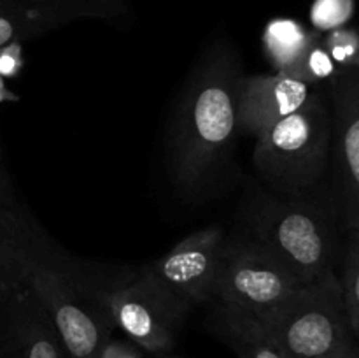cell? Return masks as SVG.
Returning a JSON list of instances; mask_svg holds the SVG:
<instances>
[{"label":"cell","instance_id":"obj_1","mask_svg":"<svg viewBox=\"0 0 359 358\" xmlns=\"http://www.w3.org/2000/svg\"><path fill=\"white\" fill-rule=\"evenodd\" d=\"M241 63L226 41H216L188 83L172 133V171L188 192L207 186L223 165L238 126Z\"/></svg>","mask_w":359,"mask_h":358},{"label":"cell","instance_id":"obj_2","mask_svg":"<svg viewBox=\"0 0 359 358\" xmlns=\"http://www.w3.org/2000/svg\"><path fill=\"white\" fill-rule=\"evenodd\" d=\"M23 276L41 298L69 358H98L116 329L93 276L55 244L27 262Z\"/></svg>","mask_w":359,"mask_h":358},{"label":"cell","instance_id":"obj_3","mask_svg":"<svg viewBox=\"0 0 359 358\" xmlns=\"http://www.w3.org/2000/svg\"><path fill=\"white\" fill-rule=\"evenodd\" d=\"M249 239L276 256L302 284L333 272L335 230L316 204L300 195L258 193L248 214Z\"/></svg>","mask_w":359,"mask_h":358},{"label":"cell","instance_id":"obj_4","mask_svg":"<svg viewBox=\"0 0 359 358\" xmlns=\"http://www.w3.org/2000/svg\"><path fill=\"white\" fill-rule=\"evenodd\" d=\"M256 319L286 358H347L359 353L335 270L304 284L280 307Z\"/></svg>","mask_w":359,"mask_h":358},{"label":"cell","instance_id":"obj_5","mask_svg":"<svg viewBox=\"0 0 359 358\" xmlns=\"http://www.w3.org/2000/svg\"><path fill=\"white\" fill-rule=\"evenodd\" d=\"M332 109L316 93L256 137L255 160L259 174L284 195H302L323 178L332 146Z\"/></svg>","mask_w":359,"mask_h":358},{"label":"cell","instance_id":"obj_6","mask_svg":"<svg viewBox=\"0 0 359 358\" xmlns=\"http://www.w3.org/2000/svg\"><path fill=\"white\" fill-rule=\"evenodd\" d=\"M93 284L114 325L133 344L154 354L172 350L175 332L191 309L153 279L146 267L128 269L111 279L93 276Z\"/></svg>","mask_w":359,"mask_h":358},{"label":"cell","instance_id":"obj_7","mask_svg":"<svg viewBox=\"0 0 359 358\" xmlns=\"http://www.w3.org/2000/svg\"><path fill=\"white\" fill-rule=\"evenodd\" d=\"M302 286L304 284L276 256L252 239L237 244L228 242L214 302L252 318H262L280 307Z\"/></svg>","mask_w":359,"mask_h":358},{"label":"cell","instance_id":"obj_8","mask_svg":"<svg viewBox=\"0 0 359 358\" xmlns=\"http://www.w3.org/2000/svg\"><path fill=\"white\" fill-rule=\"evenodd\" d=\"M226 244L223 228L207 227L144 267L168 293L193 309L214 300Z\"/></svg>","mask_w":359,"mask_h":358},{"label":"cell","instance_id":"obj_9","mask_svg":"<svg viewBox=\"0 0 359 358\" xmlns=\"http://www.w3.org/2000/svg\"><path fill=\"white\" fill-rule=\"evenodd\" d=\"M0 358H69L23 274L0 281Z\"/></svg>","mask_w":359,"mask_h":358},{"label":"cell","instance_id":"obj_10","mask_svg":"<svg viewBox=\"0 0 359 358\" xmlns=\"http://www.w3.org/2000/svg\"><path fill=\"white\" fill-rule=\"evenodd\" d=\"M339 204L351 230H359V69L330 81Z\"/></svg>","mask_w":359,"mask_h":358},{"label":"cell","instance_id":"obj_11","mask_svg":"<svg viewBox=\"0 0 359 358\" xmlns=\"http://www.w3.org/2000/svg\"><path fill=\"white\" fill-rule=\"evenodd\" d=\"M318 91L287 74L242 77L238 84V126L258 137L279 119L298 111Z\"/></svg>","mask_w":359,"mask_h":358},{"label":"cell","instance_id":"obj_12","mask_svg":"<svg viewBox=\"0 0 359 358\" xmlns=\"http://www.w3.org/2000/svg\"><path fill=\"white\" fill-rule=\"evenodd\" d=\"M112 16V11L91 0H0V48L41 37L77 20Z\"/></svg>","mask_w":359,"mask_h":358},{"label":"cell","instance_id":"obj_13","mask_svg":"<svg viewBox=\"0 0 359 358\" xmlns=\"http://www.w3.org/2000/svg\"><path fill=\"white\" fill-rule=\"evenodd\" d=\"M51 242L23 207L0 204V281L21 276L28 260Z\"/></svg>","mask_w":359,"mask_h":358},{"label":"cell","instance_id":"obj_14","mask_svg":"<svg viewBox=\"0 0 359 358\" xmlns=\"http://www.w3.org/2000/svg\"><path fill=\"white\" fill-rule=\"evenodd\" d=\"M214 330L238 358H286L263 332L258 319L216 304Z\"/></svg>","mask_w":359,"mask_h":358},{"label":"cell","instance_id":"obj_15","mask_svg":"<svg viewBox=\"0 0 359 358\" xmlns=\"http://www.w3.org/2000/svg\"><path fill=\"white\" fill-rule=\"evenodd\" d=\"M319 37L298 21L290 18H277L269 21L263 32V48L276 72L290 74L297 67L312 42Z\"/></svg>","mask_w":359,"mask_h":358},{"label":"cell","instance_id":"obj_16","mask_svg":"<svg viewBox=\"0 0 359 358\" xmlns=\"http://www.w3.org/2000/svg\"><path fill=\"white\" fill-rule=\"evenodd\" d=\"M339 279L351 330L359 343V230L349 232L344 251L342 276Z\"/></svg>","mask_w":359,"mask_h":358},{"label":"cell","instance_id":"obj_17","mask_svg":"<svg viewBox=\"0 0 359 358\" xmlns=\"http://www.w3.org/2000/svg\"><path fill=\"white\" fill-rule=\"evenodd\" d=\"M339 72L340 69L335 65V62L332 60L330 53L326 51L325 44H323V37L319 35V37L312 42L311 48L305 51V55L302 56L300 62L297 63V67H294L287 76L294 77V79L305 81V83L316 86V84L323 83V81H328L330 83Z\"/></svg>","mask_w":359,"mask_h":358},{"label":"cell","instance_id":"obj_18","mask_svg":"<svg viewBox=\"0 0 359 358\" xmlns=\"http://www.w3.org/2000/svg\"><path fill=\"white\" fill-rule=\"evenodd\" d=\"M326 51L330 53L340 72L359 69V32L349 27H340L326 32L323 37Z\"/></svg>","mask_w":359,"mask_h":358},{"label":"cell","instance_id":"obj_19","mask_svg":"<svg viewBox=\"0 0 359 358\" xmlns=\"http://www.w3.org/2000/svg\"><path fill=\"white\" fill-rule=\"evenodd\" d=\"M354 13V0H316L311 9V20L319 32H330L346 27Z\"/></svg>","mask_w":359,"mask_h":358},{"label":"cell","instance_id":"obj_20","mask_svg":"<svg viewBox=\"0 0 359 358\" xmlns=\"http://www.w3.org/2000/svg\"><path fill=\"white\" fill-rule=\"evenodd\" d=\"M23 42L14 41L0 48V76L4 79H13L23 70Z\"/></svg>","mask_w":359,"mask_h":358},{"label":"cell","instance_id":"obj_21","mask_svg":"<svg viewBox=\"0 0 359 358\" xmlns=\"http://www.w3.org/2000/svg\"><path fill=\"white\" fill-rule=\"evenodd\" d=\"M98 358H142L140 350L137 344L132 340H121V339H111L104 344Z\"/></svg>","mask_w":359,"mask_h":358},{"label":"cell","instance_id":"obj_22","mask_svg":"<svg viewBox=\"0 0 359 358\" xmlns=\"http://www.w3.org/2000/svg\"><path fill=\"white\" fill-rule=\"evenodd\" d=\"M0 204L16 206V202H14V195L11 193V181L9 178H7L6 168H4L2 157H0Z\"/></svg>","mask_w":359,"mask_h":358},{"label":"cell","instance_id":"obj_23","mask_svg":"<svg viewBox=\"0 0 359 358\" xmlns=\"http://www.w3.org/2000/svg\"><path fill=\"white\" fill-rule=\"evenodd\" d=\"M18 100H20V97L7 88L6 79L0 76V104H6V102H18Z\"/></svg>","mask_w":359,"mask_h":358},{"label":"cell","instance_id":"obj_24","mask_svg":"<svg viewBox=\"0 0 359 358\" xmlns=\"http://www.w3.org/2000/svg\"><path fill=\"white\" fill-rule=\"evenodd\" d=\"M91 2L98 4V6H102V7H105V9L112 11L114 14L121 11V6H119V4H121V0H91Z\"/></svg>","mask_w":359,"mask_h":358},{"label":"cell","instance_id":"obj_25","mask_svg":"<svg viewBox=\"0 0 359 358\" xmlns=\"http://www.w3.org/2000/svg\"><path fill=\"white\" fill-rule=\"evenodd\" d=\"M347 358H359V353H356V354H351V357H347Z\"/></svg>","mask_w":359,"mask_h":358},{"label":"cell","instance_id":"obj_26","mask_svg":"<svg viewBox=\"0 0 359 358\" xmlns=\"http://www.w3.org/2000/svg\"><path fill=\"white\" fill-rule=\"evenodd\" d=\"M165 358H172V357H165Z\"/></svg>","mask_w":359,"mask_h":358}]
</instances>
